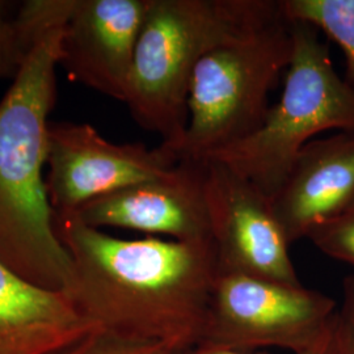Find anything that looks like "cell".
I'll use <instances>...</instances> for the list:
<instances>
[{
    "label": "cell",
    "instance_id": "obj_1",
    "mask_svg": "<svg viewBox=\"0 0 354 354\" xmlns=\"http://www.w3.org/2000/svg\"><path fill=\"white\" fill-rule=\"evenodd\" d=\"M73 263L67 295L96 328L129 339L198 346L218 276L213 241L120 239L54 214Z\"/></svg>",
    "mask_w": 354,
    "mask_h": 354
},
{
    "label": "cell",
    "instance_id": "obj_2",
    "mask_svg": "<svg viewBox=\"0 0 354 354\" xmlns=\"http://www.w3.org/2000/svg\"><path fill=\"white\" fill-rule=\"evenodd\" d=\"M74 0H57L0 102V260L26 282L67 291L73 263L54 231L45 171L61 38Z\"/></svg>",
    "mask_w": 354,
    "mask_h": 354
},
{
    "label": "cell",
    "instance_id": "obj_3",
    "mask_svg": "<svg viewBox=\"0 0 354 354\" xmlns=\"http://www.w3.org/2000/svg\"><path fill=\"white\" fill-rule=\"evenodd\" d=\"M281 15L279 0H150L125 97L134 120L176 153L190 79L203 55Z\"/></svg>",
    "mask_w": 354,
    "mask_h": 354
},
{
    "label": "cell",
    "instance_id": "obj_4",
    "mask_svg": "<svg viewBox=\"0 0 354 354\" xmlns=\"http://www.w3.org/2000/svg\"><path fill=\"white\" fill-rule=\"evenodd\" d=\"M289 23L292 55L279 102L252 136L206 159L227 165L269 197L313 137L332 129L354 131V86L336 73L317 28Z\"/></svg>",
    "mask_w": 354,
    "mask_h": 354
},
{
    "label": "cell",
    "instance_id": "obj_5",
    "mask_svg": "<svg viewBox=\"0 0 354 354\" xmlns=\"http://www.w3.org/2000/svg\"><path fill=\"white\" fill-rule=\"evenodd\" d=\"M291 55L290 23L283 15L203 55L190 79L178 159L203 162L256 133L270 108L269 92Z\"/></svg>",
    "mask_w": 354,
    "mask_h": 354
},
{
    "label": "cell",
    "instance_id": "obj_6",
    "mask_svg": "<svg viewBox=\"0 0 354 354\" xmlns=\"http://www.w3.org/2000/svg\"><path fill=\"white\" fill-rule=\"evenodd\" d=\"M337 313L333 298L272 279L218 273L197 348L252 352L308 349Z\"/></svg>",
    "mask_w": 354,
    "mask_h": 354
},
{
    "label": "cell",
    "instance_id": "obj_7",
    "mask_svg": "<svg viewBox=\"0 0 354 354\" xmlns=\"http://www.w3.org/2000/svg\"><path fill=\"white\" fill-rule=\"evenodd\" d=\"M178 163L162 143H114L88 124L50 122L45 187L54 214H74L111 192L165 176Z\"/></svg>",
    "mask_w": 354,
    "mask_h": 354
},
{
    "label": "cell",
    "instance_id": "obj_8",
    "mask_svg": "<svg viewBox=\"0 0 354 354\" xmlns=\"http://www.w3.org/2000/svg\"><path fill=\"white\" fill-rule=\"evenodd\" d=\"M203 185L218 273L299 285L270 197L216 160H203Z\"/></svg>",
    "mask_w": 354,
    "mask_h": 354
},
{
    "label": "cell",
    "instance_id": "obj_9",
    "mask_svg": "<svg viewBox=\"0 0 354 354\" xmlns=\"http://www.w3.org/2000/svg\"><path fill=\"white\" fill-rule=\"evenodd\" d=\"M70 215L99 230L125 228L174 241H213L203 162L180 160L165 176L111 192Z\"/></svg>",
    "mask_w": 354,
    "mask_h": 354
},
{
    "label": "cell",
    "instance_id": "obj_10",
    "mask_svg": "<svg viewBox=\"0 0 354 354\" xmlns=\"http://www.w3.org/2000/svg\"><path fill=\"white\" fill-rule=\"evenodd\" d=\"M150 0H74L61 38L68 77L125 102L134 51Z\"/></svg>",
    "mask_w": 354,
    "mask_h": 354
},
{
    "label": "cell",
    "instance_id": "obj_11",
    "mask_svg": "<svg viewBox=\"0 0 354 354\" xmlns=\"http://www.w3.org/2000/svg\"><path fill=\"white\" fill-rule=\"evenodd\" d=\"M289 243L354 210V131L308 142L270 197Z\"/></svg>",
    "mask_w": 354,
    "mask_h": 354
},
{
    "label": "cell",
    "instance_id": "obj_12",
    "mask_svg": "<svg viewBox=\"0 0 354 354\" xmlns=\"http://www.w3.org/2000/svg\"><path fill=\"white\" fill-rule=\"evenodd\" d=\"M93 329L67 292L37 288L0 260V354H50Z\"/></svg>",
    "mask_w": 354,
    "mask_h": 354
},
{
    "label": "cell",
    "instance_id": "obj_13",
    "mask_svg": "<svg viewBox=\"0 0 354 354\" xmlns=\"http://www.w3.org/2000/svg\"><path fill=\"white\" fill-rule=\"evenodd\" d=\"M289 21H301L326 33L342 48L346 80L354 86V0H279Z\"/></svg>",
    "mask_w": 354,
    "mask_h": 354
},
{
    "label": "cell",
    "instance_id": "obj_14",
    "mask_svg": "<svg viewBox=\"0 0 354 354\" xmlns=\"http://www.w3.org/2000/svg\"><path fill=\"white\" fill-rule=\"evenodd\" d=\"M57 0H26L16 19L0 21V79H15Z\"/></svg>",
    "mask_w": 354,
    "mask_h": 354
},
{
    "label": "cell",
    "instance_id": "obj_15",
    "mask_svg": "<svg viewBox=\"0 0 354 354\" xmlns=\"http://www.w3.org/2000/svg\"><path fill=\"white\" fill-rule=\"evenodd\" d=\"M189 351L163 342H145L93 329L77 342L50 354H188Z\"/></svg>",
    "mask_w": 354,
    "mask_h": 354
},
{
    "label": "cell",
    "instance_id": "obj_16",
    "mask_svg": "<svg viewBox=\"0 0 354 354\" xmlns=\"http://www.w3.org/2000/svg\"><path fill=\"white\" fill-rule=\"evenodd\" d=\"M307 239L329 257L354 266V210L315 228Z\"/></svg>",
    "mask_w": 354,
    "mask_h": 354
},
{
    "label": "cell",
    "instance_id": "obj_17",
    "mask_svg": "<svg viewBox=\"0 0 354 354\" xmlns=\"http://www.w3.org/2000/svg\"><path fill=\"white\" fill-rule=\"evenodd\" d=\"M188 354H261L253 352H231V351H216L207 348H194ZM297 354H352L346 335L342 328L339 310L335 317L330 319L328 326L317 337L308 349Z\"/></svg>",
    "mask_w": 354,
    "mask_h": 354
},
{
    "label": "cell",
    "instance_id": "obj_18",
    "mask_svg": "<svg viewBox=\"0 0 354 354\" xmlns=\"http://www.w3.org/2000/svg\"><path fill=\"white\" fill-rule=\"evenodd\" d=\"M342 328L346 335L352 354H354V274L348 276L342 283V304L339 310Z\"/></svg>",
    "mask_w": 354,
    "mask_h": 354
},
{
    "label": "cell",
    "instance_id": "obj_19",
    "mask_svg": "<svg viewBox=\"0 0 354 354\" xmlns=\"http://www.w3.org/2000/svg\"><path fill=\"white\" fill-rule=\"evenodd\" d=\"M21 7H23V1L0 0V21L16 19Z\"/></svg>",
    "mask_w": 354,
    "mask_h": 354
}]
</instances>
